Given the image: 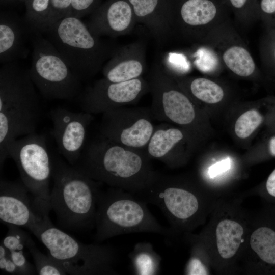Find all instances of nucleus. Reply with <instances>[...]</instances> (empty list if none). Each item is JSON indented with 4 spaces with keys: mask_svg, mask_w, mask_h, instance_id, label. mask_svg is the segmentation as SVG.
<instances>
[{
    "mask_svg": "<svg viewBox=\"0 0 275 275\" xmlns=\"http://www.w3.org/2000/svg\"><path fill=\"white\" fill-rule=\"evenodd\" d=\"M92 179L136 195L156 172L146 150L100 138L91 142L73 166Z\"/></svg>",
    "mask_w": 275,
    "mask_h": 275,
    "instance_id": "obj_1",
    "label": "nucleus"
},
{
    "mask_svg": "<svg viewBox=\"0 0 275 275\" xmlns=\"http://www.w3.org/2000/svg\"><path fill=\"white\" fill-rule=\"evenodd\" d=\"M29 69L16 61L0 68V163L8 156L9 146L18 138L36 132L41 109Z\"/></svg>",
    "mask_w": 275,
    "mask_h": 275,
    "instance_id": "obj_2",
    "label": "nucleus"
},
{
    "mask_svg": "<svg viewBox=\"0 0 275 275\" xmlns=\"http://www.w3.org/2000/svg\"><path fill=\"white\" fill-rule=\"evenodd\" d=\"M53 185L51 209L59 224L69 229L95 226L97 203L101 183L82 173L58 156L52 157Z\"/></svg>",
    "mask_w": 275,
    "mask_h": 275,
    "instance_id": "obj_3",
    "label": "nucleus"
},
{
    "mask_svg": "<svg viewBox=\"0 0 275 275\" xmlns=\"http://www.w3.org/2000/svg\"><path fill=\"white\" fill-rule=\"evenodd\" d=\"M43 34L81 81L100 71L116 49L93 34L81 18L72 15L52 23Z\"/></svg>",
    "mask_w": 275,
    "mask_h": 275,
    "instance_id": "obj_4",
    "label": "nucleus"
},
{
    "mask_svg": "<svg viewBox=\"0 0 275 275\" xmlns=\"http://www.w3.org/2000/svg\"><path fill=\"white\" fill-rule=\"evenodd\" d=\"M147 203L134 194L110 187L101 190L97 203L95 239L103 241L124 234L150 232L170 236L173 231L162 226L149 210Z\"/></svg>",
    "mask_w": 275,
    "mask_h": 275,
    "instance_id": "obj_5",
    "label": "nucleus"
},
{
    "mask_svg": "<svg viewBox=\"0 0 275 275\" xmlns=\"http://www.w3.org/2000/svg\"><path fill=\"white\" fill-rule=\"evenodd\" d=\"M33 234L68 274H117L114 268L117 253L111 246L82 243L54 227L50 220Z\"/></svg>",
    "mask_w": 275,
    "mask_h": 275,
    "instance_id": "obj_6",
    "label": "nucleus"
},
{
    "mask_svg": "<svg viewBox=\"0 0 275 275\" xmlns=\"http://www.w3.org/2000/svg\"><path fill=\"white\" fill-rule=\"evenodd\" d=\"M7 153L16 163L21 180L32 197L35 211L42 218H49L52 157L45 135L35 132L17 139L9 146Z\"/></svg>",
    "mask_w": 275,
    "mask_h": 275,
    "instance_id": "obj_7",
    "label": "nucleus"
},
{
    "mask_svg": "<svg viewBox=\"0 0 275 275\" xmlns=\"http://www.w3.org/2000/svg\"><path fill=\"white\" fill-rule=\"evenodd\" d=\"M32 61L29 69L35 86L48 100H71L81 91L82 81L72 71L52 44L33 33Z\"/></svg>",
    "mask_w": 275,
    "mask_h": 275,
    "instance_id": "obj_8",
    "label": "nucleus"
},
{
    "mask_svg": "<svg viewBox=\"0 0 275 275\" xmlns=\"http://www.w3.org/2000/svg\"><path fill=\"white\" fill-rule=\"evenodd\" d=\"M156 172L150 183L136 194L147 204L157 206L174 230L193 228L200 221L201 195L192 186Z\"/></svg>",
    "mask_w": 275,
    "mask_h": 275,
    "instance_id": "obj_9",
    "label": "nucleus"
},
{
    "mask_svg": "<svg viewBox=\"0 0 275 275\" xmlns=\"http://www.w3.org/2000/svg\"><path fill=\"white\" fill-rule=\"evenodd\" d=\"M153 119L150 108H112L102 114L100 134L124 146L144 149L154 130Z\"/></svg>",
    "mask_w": 275,
    "mask_h": 275,
    "instance_id": "obj_10",
    "label": "nucleus"
},
{
    "mask_svg": "<svg viewBox=\"0 0 275 275\" xmlns=\"http://www.w3.org/2000/svg\"><path fill=\"white\" fill-rule=\"evenodd\" d=\"M172 79L166 68L159 65L153 68L148 80L153 117L166 123L190 125L196 117L195 107L187 96L176 88Z\"/></svg>",
    "mask_w": 275,
    "mask_h": 275,
    "instance_id": "obj_11",
    "label": "nucleus"
},
{
    "mask_svg": "<svg viewBox=\"0 0 275 275\" xmlns=\"http://www.w3.org/2000/svg\"><path fill=\"white\" fill-rule=\"evenodd\" d=\"M149 92V82L142 76L119 82L103 78L86 89L80 106L84 112L92 115L103 114L112 108L134 104Z\"/></svg>",
    "mask_w": 275,
    "mask_h": 275,
    "instance_id": "obj_12",
    "label": "nucleus"
},
{
    "mask_svg": "<svg viewBox=\"0 0 275 275\" xmlns=\"http://www.w3.org/2000/svg\"><path fill=\"white\" fill-rule=\"evenodd\" d=\"M49 115L52 122L50 134L58 151L69 164L74 166L82 153L87 129L93 119L92 114L57 107L50 111Z\"/></svg>",
    "mask_w": 275,
    "mask_h": 275,
    "instance_id": "obj_13",
    "label": "nucleus"
},
{
    "mask_svg": "<svg viewBox=\"0 0 275 275\" xmlns=\"http://www.w3.org/2000/svg\"><path fill=\"white\" fill-rule=\"evenodd\" d=\"M29 190L21 180L0 182V219L6 224L24 227L34 232L49 221L35 211Z\"/></svg>",
    "mask_w": 275,
    "mask_h": 275,
    "instance_id": "obj_14",
    "label": "nucleus"
},
{
    "mask_svg": "<svg viewBox=\"0 0 275 275\" xmlns=\"http://www.w3.org/2000/svg\"><path fill=\"white\" fill-rule=\"evenodd\" d=\"M136 23L128 0H106L90 14L86 24L98 37H116L128 33Z\"/></svg>",
    "mask_w": 275,
    "mask_h": 275,
    "instance_id": "obj_15",
    "label": "nucleus"
},
{
    "mask_svg": "<svg viewBox=\"0 0 275 275\" xmlns=\"http://www.w3.org/2000/svg\"><path fill=\"white\" fill-rule=\"evenodd\" d=\"M33 32L24 17L1 11L0 13V63L15 62L25 58L29 50L26 46Z\"/></svg>",
    "mask_w": 275,
    "mask_h": 275,
    "instance_id": "obj_16",
    "label": "nucleus"
},
{
    "mask_svg": "<svg viewBox=\"0 0 275 275\" xmlns=\"http://www.w3.org/2000/svg\"><path fill=\"white\" fill-rule=\"evenodd\" d=\"M146 67L145 50L140 42L116 49L102 67L105 79L113 82L126 81L141 77Z\"/></svg>",
    "mask_w": 275,
    "mask_h": 275,
    "instance_id": "obj_17",
    "label": "nucleus"
},
{
    "mask_svg": "<svg viewBox=\"0 0 275 275\" xmlns=\"http://www.w3.org/2000/svg\"><path fill=\"white\" fill-rule=\"evenodd\" d=\"M136 22L145 25L159 42L164 41L171 28L170 0H128Z\"/></svg>",
    "mask_w": 275,
    "mask_h": 275,
    "instance_id": "obj_18",
    "label": "nucleus"
},
{
    "mask_svg": "<svg viewBox=\"0 0 275 275\" xmlns=\"http://www.w3.org/2000/svg\"><path fill=\"white\" fill-rule=\"evenodd\" d=\"M167 125L166 123L155 126L146 151L151 159L159 160L173 167L176 164L174 150L184 139V134L178 128Z\"/></svg>",
    "mask_w": 275,
    "mask_h": 275,
    "instance_id": "obj_19",
    "label": "nucleus"
},
{
    "mask_svg": "<svg viewBox=\"0 0 275 275\" xmlns=\"http://www.w3.org/2000/svg\"><path fill=\"white\" fill-rule=\"evenodd\" d=\"M171 14L177 13L187 25H205L215 17L217 7L212 0H170Z\"/></svg>",
    "mask_w": 275,
    "mask_h": 275,
    "instance_id": "obj_20",
    "label": "nucleus"
},
{
    "mask_svg": "<svg viewBox=\"0 0 275 275\" xmlns=\"http://www.w3.org/2000/svg\"><path fill=\"white\" fill-rule=\"evenodd\" d=\"M244 229L238 222L224 219L219 222L215 230L217 251L221 258L228 260L233 257L243 242Z\"/></svg>",
    "mask_w": 275,
    "mask_h": 275,
    "instance_id": "obj_21",
    "label": "nucleus"
},
{
    "mask_svg": "<svg viewBox=\"0 0 275 275\" xmlns=\"http://www.w3.org/2000/svg\"><path fill=\"white\" fill-rule=\"evenodd\" d=\"M132 272L137 275L159 274L161 257L156 252L150 242L136 243L128 254Z\"/></svg>",
    "mask_w": 275,
    "mask_h": 275,
    "instance_id": "obj_22",
    "label": "nucleus"
},
{
    "mask_svg": "<svg viewBox=\"0 0 275 275\" xmlns=\"http://www.w3.org/2000/svg\"><path fill=\"white\" fill-rule=\"evenodd\" d=\"M250 246L265 264L275 266V228L261 226L252 233Z\"/></svg>",
    "mask_w": 275,
    "mask_h": 275,
    "instance_id": "obj_23",
    "label": "nucleus"
},
{
    "mask_svg": "<svg viewBox=\"0 0 275 275\" xmlns=\"http://www.w3.org/2000/svg\"><path fill=\"white\" fill-rule=\"evenodd\" d=\"M24 18L33 33H44L48 26L51 0H23Z\"/></svg>",
    "mask_w": 275,
    "mask_h": 275,
    "instance_id": "obj_24",
    "label": "nucleus"
},
{
    "mask_svg": "<svg viewBox=\"0 0 275 275\" xmlns=\"http://www.w3.org/2000/svg\"><path fill=\"white\" fill-rule=\"evenodd\" d=\"M226 66L234 73L240 76H248L255 68L253 58L249 52L240 46H233L227 50L223 56Z\"/></svg>",
    "mask_w": 275,
    "mask_h": 275,
    "instance_id": "obj_25",
    "label": "nucleus"
},
{
    "mask_svg": "<svg viewBox=\"0 0 275 275\" xmlns=\"http://www.w3.org/2000/svg\"><path fill=\"white\" fill-rule=\"evenodd\" d=\"M26 248L32 256L38 274H67L65 270L53 257L48 254L47 255L44 254L38 249L31 237L27 242Z\"/></svg>",
    "mask_w": 275,
    "mask_h": 275,
    "instance_id": "obj_26",
    "label": "nucleus"
},
{
    "mask_svg": "<svg viewBox=\"0 0 275 275\" xmlns=\"http://www.w3.org/2000/svg\"><path fill=\"white\" fill-rule=\"evenodd\" d=\"M190 90L196 98L207 103H217L224 96L223 90L219 85L205 78H197L192 80Z\"/></svg>",
    "mask_w": 275,
    "mask_h": 275,
    "instance_id": "obj_27",
    "label": "nucleus"
},
{
    "mask_svg": "<svg viewBox=\"0 0 275 275\" xmlns=\"http://www.w3.org/2000/svg\"><path fill=\"white\" fill-rule=\"evenodd\" d=\"M262 121L261 114L256 110L251 109L242 114L237 120L235 132L241 139L249 137Z\"/></svg>",
    "mask_w": 275,
    "mask_h": 275,
    "instance_id": "obj_28",
    "label": "nucleus"
},
{
    "mask_svg": "<svg viewBox=\"0 0 275 275\" xmlns=\"http://www.w3.org/2000/svg\"><path fill=\"white\" fill-rule=\"evenodd\" d=\"M8 231L1 244L9 251L24 250L31 237L18 226L6 224Z\"/></svg>",
    "mask_w": 275,
    "mask_h": 275,
    "instance_id": "obj_29",
    "label": "nucleus"
},
{
    "mask_svg": "<svg viewBox=\"0 0 275 275\" xmlns=\"http://www.w3.org/2000/svg\"><path fill=\"white\" fill-rule=\"evenodd\" d=\"M184 273L188 275L209 274V271L202 259L199 247L197 245L193 248L191 255L186 265Z\"/></svg>",
    "mask_w": 275,
    "mask_h": 275,
    "instance_id": "obj_30",
    "label": "nucleus"
},
{
    "mask_svg": "<svg viewBox=\"0 0 275 275\" xmlns=\"http://www.w3.org/2000/svg\"><path fill=\"white\" fill-rule=\"evenodd\" d=\"M102 0H72L70 15L79 18L91 14L102 3Z\"/></svg>",
    "mask_w": 275,
    "mask_h": 275,
    "instance_id": "obj_31",
    "label": "nucleus"
},
{
    "mask_svg": "<svg viewBox=\"0 0 275 275\" xmlns=\"http://www.w3.org/2000/svg\"><path fill=\"white\" fill-rule=\"evenodd\" d=\"M71 4L72 0H51L48 26L58 20L70 15Z\"/></svg>",
    "mask_w": 275,
    "mask_h": 275,
    "instance_id": "obj_32",
    "label": "nucleus"
},
{
    "mask_svg": "<svg viewBox=\"0 0 275 275\" xmlns=\"http://www.w3.org/2000/svg\"><path fill=\"white\" fill-rule=\"evenodd\" d=\"M196 61L198 68L204 72H209L213 70L217 64L216 56L206 48H201L197 52Z\"/></svg>",
    "mask_w": 275,
    "mask_h": 275,
    "instance_id": "obj_33",
    "label": "nucleus"
},
{
    "mask_svg": "<svg viewBox=\"0 0 275 275\" xmlns=\"http://www.w3.org/2000/svg\"><path fill=\"white\" fill-rule=\"evenodd\" d=\"M0 268L6 273L19 274V271L11 259L9 252L2 244L0 245Z\"/></svg>",
    "mask_w": 275,
    "mask_h": 275,
    "instance_id": "obj_34",
    "label": "nucleus"
},
{
    "mask_svg": "<svg viewBox=\"0 0 275 275\" xmlns=\"http://www.w3.org/2000/svg\"><path fill=\"white\" fill-rule=\"evenodd\" d=\"M230 166V159L227 157L211 166L208 169V175L210 177H214L227 171Z\"/></svg>",
    "mask_w": 275,
    "mask_h": 275,
    "instance_id": "obj_35",
    "label": "nucleus"
},
{
    "mask_svg": "<svg viewBox=\"0 0 275 275\" xmlns=\"http://www.w3.org/2000/svg\"><path fill=\"white\" fill-rule=\"evenodd\" d=\"M265 190L267 196L275 200V169L271 173L266 180Z\"/></svg>",
    "mask_w": 275,
    "mask_h": 275,
    "instance_id": "obj_36",
    "label": "nucleus"
},
{
    "mask_svg": "<svg viewBox=\"0 0 275 275\" xmlns=\"http://www.w3.org/2000/svg\"><path fill=\"white\" fill-rule=\"evenodd\" d=\"M260 8L263 12L267 14L275 12V0H261Z\"/></svg>",
    "mask_w": 275,
    "mask_h": 275,
    "instance_id": "obj_37",
    "label": "nucleus"
},
{
    "mask_svg": "<svg viewBox=\"0 0 275 275\" xmlns=\"http://www.w3.org/2000/svg\"><path fill=\"white\" fill-rule=\"evenodd\" d=\"M231 6L236 9H241L249 4L250 0H229Z\"/></svg>",
    "mask_w": 275,
    "mask_h": 275,
    "instance_id": "obj_38",
    "label": "nucleus"
},
{
    "mask_svg": "<svg viewBox=\"0 0 275 275\" xmlns=\"http://www.w3.org/2000/svg\"><path fill=\"white\" fill-rule=\"evenodd\" d=\"M269 148L270 154L275 156V136L270 140Z\"/></svg>",
    "mask_w": 275,
    "mask_h": 275,
    "instance_id": "obj_39",
    "label": "nucleus"
},
{
    "mask_svg": "<svg viewBox=\"0 0 275 275\" xmlns=\"http://www.w3.org/2000/svg\"><path fill=\"white\" fill-rule=\"evenodd\" d=\"M22 2L23 0H0L1 5H6L14 3L16 2Z\"/></svg>",
    "mask_w": 275,
    "mask_h": 275,
    "instance_id": "obj_40",
    "label": "nucleus"
}]
</instances>
